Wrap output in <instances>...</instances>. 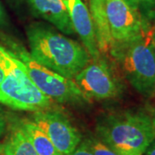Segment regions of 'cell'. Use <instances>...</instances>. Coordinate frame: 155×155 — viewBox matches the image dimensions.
I'll return each mask as SVG.
<instances>
[{
  "label": "cell",
  "instance_id": "8992f818",
  "mask_svg": "<svg viewBox=\"0 0 155 155\" xmlns=\"http://www.w3.org/2000/svg\"><path fill=\"white\" fill-rule=\"evenodd\" d=\"M87 99L115 98L122 93L120 81L105 61H92L73 78Z\"/></svg>",
  "mask_w": 155,
  "mask_h": 155
},
{
  "label": "cell",
  "instance_id": "52a82bcc",
  "mask_svg": "<svg viewBox=\"0 0 155 155\" xmlns=\"http://www.w3.org/2000/svg\"><path fill=\"white\" fill-rule=\"evenodd\" d=\"M31 121L47 134L62 155L71 154L83 140L67 116L56 110L36 111Z\"/></svg>",
  "mask_w": 155,
  "mask_h": 155
},
{
  "label": "cell",
  "instance_id": "9c48e42d",
  "mask_svg": "<svg viewBox=\"0 0 155 155\" xmlns=\"http://www.w3.org/2000/svg\"><path fill=\"white\" fill-rule=\"evenodd\" d=\"M67 8L74 32L78 34L82 44L92 61L100 59L93 20L87 6L82 0H61Z\"/></svg>",
  "mask_w": 155,
  "mask_h": 155
},
{
  "label": "cell",
  "instance_id": "9a60e30c",
  "mask_svg": "<svg viewBox=\"0 0 155 155\" xmlns=\"http://www.w3.org/2000/svg\"><path fill=\"white\" fill-rule=\"evenodd\" d=\"M70 155H93L91 150L89 149L87 145L82 140L80 144L77 147V148L72 152Z\"/></svg>",
  "mask_w": 155,
  "mask_h": 155
},
{
  "label": "cell",
  "instance_id": "d4e9b609",
  "mask_svg": "<svg viewBox=\"0 0 155 155\" xmlns=\"http://www.w3.org/2000/svg\"><path fill=\"white\" fill-rule=\"evenodd\" d=\"M152 17L153 18V20H154V23H155V11L152 13Z\"/></svg>",
  "mask_w": 155,
  "mask_h": 155
},
{
  "label": "cell",
  "instance_id": "277c9868",
  "mask_svg": "<svg viewBox=\"0 0 155 155\" xmlns=\"http://www.w3.org/2000/svg\"><path fill=\"white\" fill-rule=\"evenodd\" d=\"M152 35L153 29L147 28L136 38L113 44L110 49L128 83L145 98L155 97V45Z\"/></svg>",
  "mask_w": 155,
  "mask_h": 155
},
{
  "label": "cell",
  "instance_id": "ffe728a7",
  "mask_svg": "<svg viewBox=\"0 0 155 155\" xmlns=\"http://www.w3.org/2000/svg\"><path fill=\"white\" fill-rule=\"evenodd\" d=\"M145 4L149 6H154L155 5V0H144Z\"/></svg>",
  "mask_w": 155,
  "mask_h": 155
},
{
  "label": "cell",
  "instance_id": "7a4b0ae2",
  "mask_svg": "<svg viewBox=\"0 0 155 155\" xmlns=\"http://www.w3.org/2000/svg\"><path fill=\"white\" fill-rule=\"evenodd\" d=\"M96 133L118 155H143L155 139L152 116L144 111L106 115L97 122Z\"/></svg>",
  "mask_w": 155,
  "mask_h": 155
},
{
  "label": "cell",
  "instance_id": "6da1fadb",
  "mask_svg": "<svg viewBox=\"0 0 155 155\" xmlns=\"http://www.w3.org/2000/svg\"><path fill=\"white\" fill-rule=\"evenodd\" d=\"M26 34L31 57L63 77L73 79L91 62L83 45L48 26L34 23Z\"/></svg>",
  "mask_w": 155,
  "mask_h": 155
},
{
  "label": "cell",
  "instance_id": "5bb4252c",
  "mask_svg": "<svg viewBox=\"0 0 155 155\" xmlns=\"http://www.w3.org/2000/svg\"><path fill=\"white\" fill-rule=\"evenodd\" d=\"M83 140L93 155H118L97 136L90 135Z\"/></svg>",
  "mask_w": 155,
  "mask_h": 155
},
{
  "label": "cell",
  "instance_id": "30bf717a",
  "mask_svg": "<svg viewBox=\"0 0 155 155\" xmlns=\"http://www.w3.org/2000/svg\"><path fill=\"white\" fill-rule=\"evenodd\" d=\"M35 15L45 19L62 33H75L67 8L61 0H27Z\"/></svg>",
  "mask_w": 155,
  "mask_h": 155
},
{
  "label": "cell",
  "instance_id": "8fae6325",
  "mask_svg": "<svg viewBox=\"0 0 155 155\" xmlns=\"http://www.w3.org/2000/svg\"><path fill=\"white\" fill-rule=\"evenodd\" d=\"M90 12L93 20L98 49L105 53L110 48L113 40L106 19L104 0H90Z\"/></svg>",
  "mask_w": 155,
  "mask_h": 155
},
{
  "label": "cell",
  "instance_id": "e0dca14e",
  "mask_svg": "<svg viewBox=\"0 0 155 155\" xmlns=\"http://www.w3.org/2000/svg\"><path fill=\"white\" fill-rule=\"evenodd\" d=\"M6 129H7V123L5 119L2 116H0V139L5 134Z\"/></svg>",
  "mask_w": 155,
  "mask_h": 155
},
{
  "label": "cell",
  "instance_id": "5b68a950",
  "mask_svg": "<svg viewBox=\"0 0 155 155\" xmlns=\"http://www.w3.org/2000/svg\"><path fill=\"white\" fill-rule=\"evenodd\" d=\"M9 49L22 61L34 84L47 97L60 104H79L87 101L73 81L63 77L34 60L25 48L11 40L6 41Z\"/></svg>",
  "mask_w": 155,
  "mask_h": 155
},
{
  "label": "cell",
  "instance_id": "ba28073f",
  "mask_svg": "<svg viewBox=\"0 0 155 155\" xmlns=\"http://www.w3.org/2000/svg\"><path fill=\"white\" fill-rule=\"evenodd\" d=\"M104 11L113 44L129 41L148 28L140 12L123 0H104Z\"/></svg>",
  "mask_w": 155,
  "mask_h": 155
},
{
  "label": "cell",
  "instance_id": "d6986e66",
  "mask_svg": "<svg viewBox=\"0 0 155 155\" xmlns=\"http://www.w3.org/2000/svg\"><path fill=\"white\" fill-rule=\"evenodd\" d=\"M145 155H155V139L145 151Z\"/></svg>",
  "mask_w": 155,
  "mask_h": 155
},
{
  "label": "cell",
  "instance_id": "ac0fdd59",
  "mask_svg": "<svg viewBox=\"0 0 155 155\" xmlns=\"http://www.w3.org/2000/svg\"><path fill=\"white\" fill-rule=\"evenodd\" d=\"M6 22H7V16H6L5 11L4 10V7L0 3V26L5 25Z\"/></svg>",
  "mask_w": 155,
  "mask_h": 155
},
{
  "label": "cell",
  "instance_id": "7c38bea8",
  "mask_svg": "<svg viewBox=\"0 0 155 155\" xmlns=\"http://www.w3.org/2000/svg\"><path fill=\"white\" fill-rule=\"evenodd\" d=\"M23 134L38 155H62L47 134L31 120H23L19 123Z\"/></svg>",
  "mask_w": 155,
  "mask_h": 155
},
{
  "label": "cell",
  "instance_id": "7402d4cb",
  "mask_svg": "<svg viewBox=\"0 0 155 155\" xmlns=\"http://www.w3.org/2000/svg\"><path fill=\"white\" fill-rule=\"evenodd\" d=\"M3 79H4V72H3L2 68L0 67V84L3 81Z\"/></svg>",
  "mask_w": 155,
  "mask_h": 155
},
{
  "label": "cell",
  "instance_id": "4fadbf2b",
  "mask_svg": "<svg viewBox=\"0 0 155 155\" xmlns=\"http://www.w3.org/2000/svg\"><path fill=\"white\" fill-rule=\"evenodd\" d=\"M3 144V155H38L18 125L11 127Z\"/></svg>",
  "mask_w": 155,
  "mask_h": 155
},
{
  "label": "cell",
  "instance_id": "2e32d148",
  "mask_svg": "<svg viewBox=\"0 0 155 155\" xmlns=\"http://www.w3.org/2000/svg\"><path fill=\"white\" fill-rule=\"evenodd\" d=\"M127 5L129 6L131 9H133L134 11H138L140 10V6L142 4H145L144 0H123Z\"/></svg>",
  "mask_w": 155,
  "mask_h": 155
},
{
  "label": "cell",
  "instance_id": "cb8c5ba5",
  "mask_svg": "<svg viewBox=\"0 0 155 155\" xmlns=\"http://www.w3.org/2000/svg\"><path fill=\"white\" fill-rule=\"evenodd\" d=\"M0 155H3V144L0 142Z\"/></svg>",
  "mask_w": 155,
  "mask_h": 155
},
{
  "label": "cell",
  "instance_id": "603a6c76",
  "mask_svg": "<svg viewBox=\"0 0 155 155\" xmlns=\"http://www.w3.org/2000/svg\"><path fill=\"white\" fill-rule=\"evenodd\" d=\"M152 37H153V43L155 45V30H153V35H152Z\"/></svg>",
  "mask_w": 155,
  "mask_h": 155
},
{
  "label": "cell",
  "instance_id": "44dd1931",
  "mask_svg": "<svg viewBox=\"0 0 155 155\" xmlns=\"http://www.w3.org/2000/svg\"><path fill=\"white\" fill-rule=\"evenodd\" d=\"M150 115L152 116V119H153V126H154V130H155V109L150 112Z\"/></svg>",
  "mask_w": 155,
  "mask_h": 155
},
{
  "label": "cell",
  "instance_id": "3957f363",
  "mask_svg": "<svg viewBox=\"0 0 155 155\" xmlns=\"http://www.w3.org/2000/svg\"><path fill=\"white\" fill-rule=\"evenodd\" d=\"M0 67L4 72L0 104L13 110L30 112L51 109L53 100L34 84L22 61L3 46H0Z\"/></svg>",
  "mask_w": 155,
  "mask_h": 155
}]
</instances>
